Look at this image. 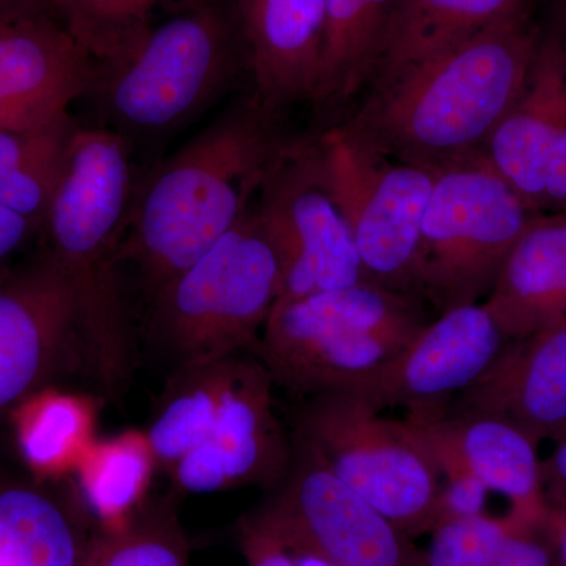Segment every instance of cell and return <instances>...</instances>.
<instances>
[{
  "mask_svg": "<svg viewBox=\"0 0 566 566\" xmlns=\"http://www.w3.org/2000/svg\"><path fill=\"white\" fill-rule=\"evenodd\" d=\"M289 137L252 92L134 185L123 259L148 297L251 211Z\"/></svg>",
  "mask_w": 566,
  "mask_h": 566,
  "instance_id": "cell-1",
  "label": "cell"
},
{
  "mask_svg": "<svg viewBox=\"0 0 566 566\" xmlns=\"http://www.w3.org/2000/svg\"><path fill=\"white\" fill-rule=\"evenodd\" d=\"M134 185L128 142L104 126L77 125L39 233L41 255L73 294L82 356L109 395L126 389L133 370L122 268Z\"/></svg>",
  "mask_w": 566,
  "mask_h": 566,
  "instance_id": "cell-2",
  "label": "cell"
},
{
  "mask_svg": "<svg viewBox=\"0 0 566 566\" xmlns=\"http://www.w3.org/2000/svg\"><path fill=\"white\" fill-rule=\"evenodd\" d=\"M539 32L524 9L376 82L348 123L386 155L427 169L475 155L523 91Z\"/></svg>",
  "mask_w": 566,
  "mask_h": 566,
  "instance_id": "cell-3",
  "label": "cell"
},
{
  "mask_svg": "<svg viewBox=\"0 0 566 566\" xmlns=\"http://www.w3.org/2000/svg\"><path fill=\"white\" fill-rule=\"evenodd\" d=\"M238 40L216 3L186 0L185 9L155 22L132 50L95 62L84 98L92 99L99 126L129 145L169 136L232 87L244 54Z\"/></svg>",
  "mask_w": 566,
  "mask_h": 566,
  "instance_id": "cell-4",
  "label": "cell"
},
{
  "mask_svg": "<svg viewBox=\"0 0 566 566\" xmlns=\"http://www.w3.org/2000/svg\"><path fill=\"white\" fill-rule=\"evenodd\" d=\"M427 303L374 282L277 301L256 356L300 397L349 394L374 378L430 322Z\"/></svg>",
  "mask_w": 566,
  "mask_h": 566,
  "instance_id": "cell-5",
  "label": "cell"
},
{
  "mask_svg": "<svg viewBox=\"0 0 566 566\" xmlns=\"http://www.w3.org/2000/svg\"><path fill=\"white\" fill-rule=\"evenodd\" d=\"M282 296L277 253L255 208L150 297V327L178 367L256 353Z\"/></svg>",
  "mask_w": 566,
  "mask_h": 566,
  "instance_id": "cell-6",
  "label": "cell"
},
{
  "mask_svg": "<svg viewBox=\"0 0 566 566\" xmlns=\"http://www.w3.org/2000/svg\"><path fill=\"white\" fill-rule=\"evenodd\" d=\"M483 151L434 170L419 243V293L436 312L479 304L534 221Z\"/></svg>",
  "mask_w": 566,
  "mask_h": 566,
  "instance_id": "cell-7",
  "label": "cell"
},
{
  "mask_svg": "<svg viewBox=\"0 0 566 566\" xmlns=\"http://www.w3.org/2000/svg\"><path fill=\"white\" fill-rule=\"evenodd\" d=\"M293 433L406 535L431 532L441 472L408 420L387 419L349 394L319 395L305 398Z\"/></svg>",
  "mask_w": 566,
  "mask_h": 566,
  "instance_id": "cell-8",
  "label": "cell"
},
{
  "mask_svg": "<svg viewBox=\"0 0 566 566\" xmlns=\"http://www.w3.org/2000/svg\"><path fill=\"white\" fill-rule=\"evenodd\" d=\"M314 139L368 281L422 297L420 229L434 170L386 155L348 122Z\"/></svg>",
  "mask_w": 566,
  "mask_h": 566,
  "instance_id": "cell-9",
  "label": "cell"
},
{
  "mask_svg": "<svg viewBox=\"0 0 566 566\" xmlns=\"http://www.w3.org/2000/svg\"><path fill=\"white\" fill-rule=\"evenodd\" d=\"M253 208L277 253L281 300L368 281L314 137L283 145Z\"/></svg>",
  "mask_w": 566,
  "mask_h": 566,
  "instance_id": "cell-10",
  "label": "cell"
},
{
  "mask_svg": "<svg viewBox=\"0 0 566 566\" xmlns=\"http://www.w3.org/2000/svg\"><path fill=\"white\" fill-rule=\"evenodd\" d=\"M274 379L253 353L233 354L210 433L170 469L178 490L210 494L233 488H273L292 461V436L275 415Z\"/></svg>",
  "mask_w": 566,
  "mask_h": 566,
  "instance_id": "cell-11",
  "label": "cell"
},
{
  "mask_svg": "<svg viewBox=\"0 0 566 566\" xmlns=\"http://www.w3.org/2000/svg\"><path fill=\"white\" fill-rule=\"evenodd\" d=\"M289 471L263 502L337 566H424L423 551L292 434Z\"/></svg>",
  "mask_w": 566,
  "mask_h": 566,
  "instance_id": "cell-12",
  "label": "cell"
},
{
  "mask_svg": "<svg viewBox=\"0 0 566 566\" xmlns=\"http://www.w3.org/2000/svg\"><path fill=\"white\" fill-rule=\"evenodd\" d=\"M506 342L485 304L450 308L349 395L379 415L406 409L408 419H434L485 374Z\"/></svg>",
  "mask_w": 566,
  "mask_h": 566,
  "instance_id": "cell-13",
  "label": "cell"
},
{
  "mask_svg": "<svg viewBox=\"0 0 566 566\" xmlns=\"http://www.w3.org/2000/svg\"><path fill=\"white\" fill-rule=\"evenodd\" d=\"M73 352L76 308L61 271L40 253L0 274V416L46 389Z\"/></svg>",
  "mask_w": 566,
  "mask_h": 566,
  "instance_id": "cell-14",
  "label": "cell"
},
{
  "mask_svg": "<svg viewBox=\"0 0 566 566\" xmlns=\"http://www.w3.org/2000/svg\"><path fill=\"white\" fill-rule=\"evenodd\" d=\"M95 62L54 17L0 24V129L44 128L84 98Z\"/></svg>",
  "mask_w": 566,
  "mask_h": 566,
  "instance_id": "cell-15",
  "label": "cell"
},
{
  "mask_svg": "<svg viewBox=\"0 0 566 566\" xmlns=\"http://www.w3.org/2000/svg\"><path fill=\"white\" fill-rule=\"evenodd\" d=\"M444 415L497 417L536 446L560 441L566 436V327L506 342Z\"/></svg>",
  "mask_w": 566,
  "mask_h": 566,
  "instance_id": "cell-16",
  "label": "cell"
},
{
  "mask_svg": "<svg viewBox=\"0 0 566 566\" xmlns=\"http://www.w3.org/2000/svg\"><path fill=\"white\" fill-rule=\"evenodd\" d=\"M566 95V24L539 32L526 84L491 134L483 155L528 210L545 212L546 161Z\"/></svg>",
  "mask_w": 566,
  "mask_h": 566,
  "instance_id": "cell-17",
  "label": "cell"
},
{
  "mask_svg": "<svg viewBox=\"0 0 566 566\" xmlns=\"http://www.w3.org/2000/svg\"><path fill=\"white\" fill-rule=\"evenodd\" d=\"M253 92L270 109L314 103L327 0H234Z\"/></svg>",
  "mask_w": 566,
  "mask_h": 566,
  "instance_id": "cell-18",
  "label": "cell"
},
{
  "mask_svg": "<svg viewBox=\"0 0 566 566\" xmlns=\"http://www.w3.org/2000/svg\"><path fill=\"white\" fill-rule=\"evenodd\" d=\"M485 307L509 340L566 327V210L528 223Z\"/></svg>",
  "mask_w": 566,
  "mask_h": 566,
  "instance_id": "cell-19",
  "label": "cell"
},
{
  "mask_svg": "<svg viewBox=\"0 0 566 566\" xmlns=\"http://www.w3.org/2000/svg\"><path fill=\"white\" fill-rule=\"evenodd\" d=\"M406 419V417H405ZM449 449L468 471L512 504L509 515L523 526H542L547 512L538 446L512 423L491 416L442 415L406 419Z\"/></svg>",
  "mask_w": 566,
  "mask_h": 566,
  "instance_id": "cell-20",
  "label": "cell"
},
{
  "mask_svg": "<svg viewBox=\"0 0 566 566\" xmlns=\"http://www.w3.org/2000/svg\"><path fill=\"white\" fill-rule=\"evenodd\" d=\"M527 0H397L374 84L526 9Z\"/></svg>",
  "mask_w": 566,
  "mask_h": 566,
  "instance_id": "cell-21",
  "label": "cell"
},
{
  "mask_svg": "<svg viewBox=\"0 0 566 566\" xmlns=\"http://www.w3.org/2000/svg\"><path fill=\"white\" fill-rule=\"evenodd\" d=\"M397 0H327L314 104L337 107L374 82Z\"/></svg>",
  "mask_w": 566,
  "mask_h": 566,
  "instance_id": "cell-22",
  "label": "cell"
},
{
  "mask_svg": "<svg viewBox=\"0 0 566 566\" xmlns=\"http://www.w3.org/2000/svg\"><path fill=\"white\" fill-rule=\"evenodd\" d=\"M88 539L50 495L28 486L0 491V566H82Z\"/></svg>",
  "mask_w": 566,
  "mask_h": 566,
  "instance_id": "cell-23",
  "label": "cell"
},
{
  "mask_svg": "<svg viewBox=\"0 0 566 566\" xmlns=\"http://www.w3.org/2000/svg\"><path fill=\"white\" fill-rule=\"evenodd\" d=\"M76 128V120L66 115L44 128L0 129V205L28 219L39 233L65 170Z\"/></svg>",
  "mask_w": 566,
  "mask_h": 566,
  "instance_id": "cell-24",
  "label": "cell"
},
{
  "mask_svg": "<svg viewBox=\"0 0 566 566\" xmlns=\"http://www.w3.org/2000/svg\"><path fill=\"white\" fill-rule=\"evenodd\" d=\"M156 464L144 433L129 431L88 447L76 469L82 499L99 528L125 526L139 512Z\"/></svg>",
  "mask_w": 566,
  "mask_h": 566,
  "instance_id": "cell-25",
  "label": "cell"
},
{
  "mask_svg": "<svg viewBox=\"0 0 566 566\" xmlns=\"http://www.w3.org/2000/svg\"><path fill=\"white\" fill-rule=\"evenodd\" d=\"M232 357L233 354L175 371L145 433L156 463L167 471L193 452L210 433L229 379Z\"/></svg>",
  "mask_w": 566,
  "mask_h": 566,
  "instance_id": "cell-26",
  "label": "cell"
},
{
  "mask_svg": "<svg viewBox=\"0 0 566 566\" xmlns=\"http://www.w3.org/2000/svg\"><path fill=\"white\" fill-rule=\"evenodd\" d=\"M13 415L22 457L39 474L59 475L76 468L93 444L95 411L80 395L46 387Z\"/></svg>",
  "mask_w": 566,
  "mask_h": 566,
  "instance_id": "cell-27",
  "label": "cell"
},
{
  "mask_svg": "<svg viewBox=\"0 0 566 566\" xmlns=\"http://www.w3.org/2000/svg\"><path fill=\"white\" fill-rule=\"evenodd\" d=\"M82 566H191L174 504L142 506L125 526L99 528L88 539Z\"/></svg>",
  "mask_w": 566,
  "mask_h": 566,
  "instance_id": "cell-28",
  "label": "cell"
},
{
  "mask_svg": "<svg viewBox=\"0 0 566 566\" xmlns=\"http://www.w3.org/2000/svg\"><path fill=\"white\" fill-rule=\"evenodd\" d=\"M169 0H52V10L74 43L93 62L132 50Z\"/></svg>",
  "mask_w": 566,
  "mask_h": 566,
  "instance_id": "cell-29",
  "label": "cell"
},
{
  "mask_svg": "<svg viewBox=\"0 0 566 566\" xmlns=\"http://www.w3.org/2000/svg\"><path fill=\"white\" fill-rule=\"evenodd\" d=\"M517 527L524 526L513 516L486 513L447 521L431 531L430 546L423 551L424 566H488Z\"/></svg>",
  "mask_w": 566,
  "mask_h": 566,
  "instance_id": "cell-30",
  "label": "cell"
},
{
  "mask_svg": "<svg viewBox=\"0 0 566 566\" xmlns=\"http://www.w3.org/2000/svg\"><path fill=\"white\" fill-rule=\"evenodd\" d=\"M237 539L244 566H337L263 504L238 521Z\"/></svg>",
  "mask_w": 566,
  "mask_h": 566,
  "instance_id": "cell-31",
  "label": "cell"
},
{
  "mask_svg": "<svg viewBox=\"0 0 566 566\" xmlns=\"http://www.w3.org/2000/svg\"><path fill=\"white\" fill-rule=\"evenodd\" d=\"M556 554L542 526L517 527L488 566H556Z\"/></svg>",
  "mask_w": 566,
  "mask_h": 566,
  "instance_id": "cell-32",
  "label": "cell"
},
{
  "mask_svg": "<svg viewBox=\"0 0 566 566\" xmlns=\"http://www.w3.org/2000/svg\"><path fill=\"white\" fill-rule=\"evenodd\" d=\"M39 237V230L28 219L0 205V274L13 266V259Z\"/></svg>",
  "mask_w": 566,
  "mask_h": 566,
  "instance_id": "cell-33",
  "label": "cell"
},
{
  "mask_svg": "<svg viewBox=\"0 0 566 566\" xmlns=\"http://www.w3.org/2000/svg\"><path fill=\"white\" fill-rule=\"evenodd\" d=\"M542 486L547 506L566 509V436L542 461Z\"/></svg>",
  "mask_w": 566,
  "mask_h": 566,
  "instance_id": "cell-34",
  "label": "cell"
},
{
  "mask_svg": "<svg viewBox=\"0 0 566 566\" xmlns=\"http://www.w3.org/2000/svg\"><path fill=\"white\" fill-rule=\"evenodd\" d=\"M40 17L55 18L52 0H0V24Z\"/></svg>",
  "mask_w": 566,
  "mask_h": 566,
  "instance_id": "cell-35",
  "label": "cell"
},
{
  "mask_svg": "<svg viewBox=\"0 0 566 566\" xmlns=\"http://www.w3.org/2000/svg\"><path fill=\"white\" fill-rule=\"evenodd\" d=\"M543 531L553 545L557 566H566V509L547 506Z\"/></svg>",
  "mask_w": 566,
  "mask_h": 566,
  "instance_id": "cell-36",
  "label": "cell"
},
{
  "mask_svg": "<svg viewBox=\"0 0 566 566\" xmlns=\"http://www.w3.org/2000/svg\"><path fill=\"white\" fill-rule=\"evenodd\" d=\"M558 14H560L562 20H564L566 24V0H562L560 10H558Z\"/></svg>",
  "mask_w": 566,
  "mask_h": 566,
  "instance_id": "cell-37",
  "label": "cell"
},
{
  "mask_svg": "<svg viewBox=\"0 0 566 566\" xmlns=\"http://www.w3.org/2000/svg\"><path fill=\"white\" fill-rule=\"evenodd\" d=\"M557 566V565H556Z\"/></svg>",
  "mask_w": 566,
  "mask_h": 566,
  "instance_id": "cell-38",
  "label": "cell"
}]
</instances>
